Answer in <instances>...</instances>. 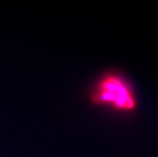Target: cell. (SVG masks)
<instances>
[{
    "label": "cell",
    "instance_id": "cell-1",
    "mask_svg": "<svg viewBox=\"0 0 158 157\" xmlns=\"http://www.w3.org/2000/svg\"><path fill=\"white\" fill-rule=\"evenodd\" d=\"M92 104L117 112H131L136 107L134 91L128 80L116 71L105 72L92 86Z\"/></svg>",
    "mask_w": 158,
    "mask_h": 157
}]
</instances>
